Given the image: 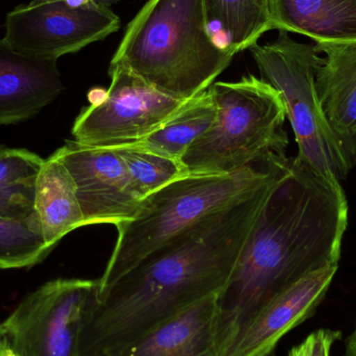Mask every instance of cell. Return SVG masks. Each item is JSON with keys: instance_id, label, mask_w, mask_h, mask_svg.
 I'll return each instance as SVG.
<instances>
[{"instance_id": "obj_1", "label": "cell", "mask_w": 356, "mask_h": 356, "mask_svg": "<svg viewBox=\"0 0 356 356\" xmlns=\"http://www.w3.org/2000/svg\"><path fill=\"white\" fill-rule=\"evenodd\" d=\"M209 216L148 255L90 305L79 356H115L193 303L219 294L280 179Z\"/></svg>"}, {"instance_id": "obj_2", "label": "cell", "mask_w": 356, "mask_h": 356, "mask_svg": "<svg viewBox=\"0 0 356 356\" xmlns=\"http://www.w3.org/2000/svg\"><path fill=\"white\" fill-rule=\"evenodd\" d=\"M349 205L341 182L293 158L268 198L217 296V342L225 356L255 314L312 272L339 265Z\"/></svg>"}, {"instance_id": "obj_3", "label": "cell", "mask_w": 356, "mask_h": 356, "mask_svg": "<svg viewBox=\"0 0 356 356\" xmlns=\"http://www.w3.org/2000/svg\"><path fill=\"white\" fill-rule=\"evenodd\" d=\"M234 56L211 35L203 0H148L127 25L110 67L127 69L173 97L193 99Z\"/></svg>"}, {"instance_id": "obj_4", "label": "cell", "mask_w": 356, "mask_h": 356, "mask_svg": "<svg viewBox=\"0 0 356 356\" xmlns=\"http://www.w3.org/2000/svg\"><path fill=\"white\" fill-rule=\"evenodd\" d=\"M291 161L282 154L227 175H186L142 199L136 217L116 226V245L98 280V292L178 234L252 197L280 177Z\"/></svg>"}, {"instance_id": "obj_5", "label": "cell", "mask_w": 356, "mask_h": 356, "mask_svg": "<svg viewBox=\"0 0 356 356\" xmlns=\"http://www.w3.org/2000/svg\"><path fill=\"white\" fill-rule=\"evenodd\" d=\"M209 91L217 114L181 159L188 175H227L284 154L286 108L275 88L250 74L213 83Z\"/></svg>"}, {"instance_id": "obj_6", "label": "cell", "mask_w": 356, "mask_h": 356, "mask_svg": "<svg viewBox=\"0 0 356 356\" xmlns=\"http://www.w3.org/2000/svg\"><path fill=\"white\" fill-rule=\"evenodd\" d=\"M263 79L275 88L298 146L296 160L330 179H345L353 168L347 152L326 120L316 74L323 58L316 44L300 43L280 31L273 43L249 48Z\"/></svg>"}, {"instance_id": "obj_7", "label": "cell", "mask_w": 356, "mask_h": 356, "mask_svg": "<svg viewBox=\"0 0 356 356\" xmlns=\"http://www.w3.org/2000/svg\"><path fill=\"white\" fill-rule=\"evenodd\" d=\"M98 280L60 278L25 297L2 322L6 356H79V337Z\"/></svg>"}, {"instance_id": "obj_8", "label": "cell", "mask_w": 356, "mask_h": 356, "mask_svg": "<svg viewBox=\"0 0 356 356\" xmlns=\"http://www.w3.org/2000/svg\"><path fill=\"white\" fill-rule=\"evenodd\" d=\"M106 91L93 90L72 127L73 141L113 147L141 141L181 112L192 99H180L150 86L121 67H110Z\"/></svg>"}, {"instance_id": "obj_9", "label": "cell", "mask_w": 356, "mask_h": 356, "mask_svg": "<svg viewBox=\"0 0 356 356\" xmlns=\"http://www.w3.org/2000/svg\"><path fill=\"white\" fill-rule=\"evenodd\" d=\"M120 25L110 6L71 8L64 0H31L6 15L3 41L23 56L58 60L106 39Z\"/></svg>"}, {"instance_id": "obj_10", "label": "cell", "mask_w": 356, "mask_h": 356, "mask_svg": "<svg viewBox=\"0 0 356 356\" xmlns=\"http://www.w3.org/2000/svg\"><path fill=\"white\" fill-rule=\"evenodd\" d=\"M54 156L74 180L86 226H117L136 217L142 199L114 149L67 141Z\"/></svg>"}, {"instance_id": "obj_11", "label": "cell", "mask_w": 356, "mask_h": 356, "mask_svg": "<svg viewBox=\"0 0 356 356\" xmlns=\"http://www.w3.org/2000/svg\"><path fill=\"white\" fill-rule=\"evenodd\" d=\"M339 265L322 268L268 301L236 337L225 356H266L323 302Z\"/></svg>"}, {"instance_id": "obj_12", "label": "cell", "mask_w": 356, "mask_h": 356, "mask_svg": "<svg viewBox=\"0 0 356 356\" xmlns=\"http://www.w3.org/2000/svg\"><path fill=\"white\" fill-rule=\"evenodd\" d=\"M63 90L58 60L23 56L0 40V125L33 118Z\"/></svg>"}, {"instance_id": "obj_13", "label": "cell", "mask_w": 356, "mask_h": 356, "mask_svg": "<svg viewBox=\"0 0 356 356\" xmlns=\"http://www.w3.org/2000/svg\"><path fill=\"white\" fill-rule=\"evenodd\" d=\"M217 296L211 295L181 309L115 356H221Z\"/></svg>"}, {"instance_id": "obj_14", "label": "cell", "mask_w": 356, "mask_h": 356, "mask_svg": "<svg viewBox=\"0 0 356 356\" xmlns=\"http://www.w3.org/2000/svg\"><path fill=\"white\" fill-rule=\"evenodd\" d=\"M325 54L316 89L326 120L356 164V43L316 44Z\"/></svg>"}, {"instance_id": "obj_15", "label": "cell", "mask_w": 356, "mask_h": 356, "mask_svg": "<svg viewBox=\"0 0 356 356\" xmlns=\"http://www.w3.org/2000/svg\"><path fill=\"white\" fill-rule=\"evenodd\" d=\"M273 29L316 44L356 43V0H271Z\"/></svg>"}, {"instance_id": "obj_16", "label": "cell", "mask_w": 356, "mask_h": 356, "mask_svg": "<svg viewBox=\"0 0 356 356\" xmlns=\"http://www.w3.org/2000/svg\"><path fill=\"white\" fill-rule=\"evenodd\" d=\"M35 207L42 236L49 248L54 249L69 232L86 226L74 180L54 154L44 161L40 171Z\"/></svg>"}, {"instance_id": "obj_17", "label": "cell", "mask_w": 356, "mask_h": 356, "mask_svg": "<svg viewBox=\"0 0 356 356\" xmlns=\"http://www.w3.org/2000/svg\"><path fill=\"white\" fill-rule=\"evenodd\" d=\"M209 31L213 24L227 37L226 50L236 56L272 31L271 0H203Z\"/></svg>"}, {"instance_id": "obj_18", "label": "cell", "mask_w": 356, "mask_h": 356, "mask_svg": "<svg viewBox=\"0 0 356 356\" xmlns=\"http://www.w3.org/2000/svg\"><path fill=\"white\" fill-rule=\"evenodd\" d=\"M44 161L29 150L0 145V218L22 221L35 215V190Z\"/></svg>"}, {"instance_id": "obj_19", "label": "cell", "mask_w": 356, "mask_h": 356, "mask_svg": "<svg viewBox=\"0 0 356 356\" xmlns=\"http://www.w3.org/2000/svg\"><path fill=\"white\" fill-rule=\"evenodd\" d=\"M217 108L209 90L192 102L158 131L134 145L181 161L188 148L204 135L215 121Z\"/></svg>"}, {"instance_id": "obj_20", "label": "cell", "mask_w": 356, "mask_h": 356, "mask_svg": "<svg viewBox=\"0 0 356 356\" xmlns=\"http://www.w3.org/2000/svg\"><path fill=\"white\" fill-rule=\"evenodd\" d=\"M51 251L42 236L37 213L22 221L0 218V269L33 267Z\"/></svg>"}, {"instance_id": "obj_21", "label": "cell", "mask_w": 356, "mask_h": 356, "mask_svg": "<svg viewBox=\"0 0 356 356\" xmlns=\"http://www.w3.org/2000/svg\"><path fill=\"white\" fill-rule=\"evenodd\" d=\"M122 159L140 198L160 190L177 178L188 175L181 161L144 149L134 144L113 146Z\"/></svg>"}, {"instance_id": "obj_22", "label": "cell", "mask_w": 356, "mask_h": 356, "mask_svg": "<svg viewBox=\"0 0 356 356\" xmlns=\"http://www.w3.org/2000/svg\"><path fill=\"white\" fill-rule=\"evenodd\" d=\"M342 338L340 330L321 328L307 336L300 344L293 347L286 356H330L332 346Z\"/></svg>"}, {"instance_id": "obj_23", "label": "cell", "mask_w": 356, "mask_h": 356, "mask_svg": "<svg viewBox=\"0 0 356 356\" xmlns=\"http://www.w3.org/2000/svg\"><path fill=\"white\" fill-rule=\"evenodd\" d=\"M71 8H81L90 4H100V6H111L120 0H64Z\"/></svg>"}, {"instance_id": "obj_24", "label": "cell", "mask_w": 356, "mask_h": 356, "mask_svg": "<svg viewBox=\"0 0 356 356\" xmlns=\"http://www.w3.org/2000/svg\"><path fill=\"white\" fill-rule=\"evenodd\" d=\"M344 356H356V323L353 334L346 339L345 342Z\"/></svg>"}, {"instance_id": "obj_25", "label": "cell", "mask_w": 356, "mask_h": 356, "mask_svg": "<svg viewBox=\"0 0 356 356\" xmlns=\"http://www.w3.org/2000/svg\"><path fill=\"white\" fill-rule=\"evenodd\" d=\"M0 356H6V350H4L3 337H2L1 324H0Z\"/></svg>"}, {"instance_id": "obj_26", "label": "cell", "mask_w": 356, "mask_h": 356, "mask_svg": "<svg viewBox=\"0 0 356 356\" xmlns=\"http://www.w3.org/2000/svg\"><path fill=\"white\" fill-rule=\"evenodd\" d=\"M266 356H275V353H274V351H273V353H269V355H266Z\"/></svg>"}]
</instances>
